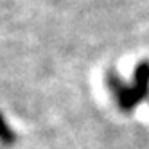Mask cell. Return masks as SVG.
Listing matches in <instances>:
<instances>
[{
    "mask_svg": "<svg viewBox=\"0 0 149 149\" xmlns=\"http://www.w3.org/2000/svg\"><path fill=\"white\" fill-rule=\"evenodd\" d=\"M106 86L119 110L133 111L144 99L149 97V61H140L135 67L130 83L124 81L115 70H110L106 74Z\"/></svg>",
    "mask_w": 149,
    "mask_h": 149,
    "instance_id": "cell-1",
    "label": "cell"
},
{
    "mask_svg": "<svg viewBox=\"0 0 149 149\" xmlns=\"http://www.w3.org/2000/svg\"><path fill=\"white\" fill-rule=\"evenodd\" d=\"M15 140H16V135H15V131L11 130V126L7 124V120H6L4 113L0 111V142H2V144H6V146H11Z\"/></svg>",
    "mask_w": 149,
    "mask_h": 149,
    "instance_id": "cell-2",
    "label": "cell"
}]
</instances>
